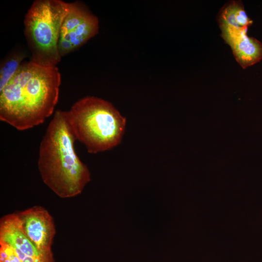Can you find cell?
Instances as JSON below:
<instances>
[{
  "mask_svg": "<svg viewBox=\"0 0 262 262\" xmlns=\"http://www.w3.org/2000/svg\"><path fill=\"white\" fill-rule=\"evenodd\" d=\"M61 82L56 66L24 62L0 90V120L19 131L43 123L57 103Z\"/></svg>",
  "mask_w": 262,
  "mask_h": 262,
  "instance_id": "6da1fadb",
  "label": "cell"
},
{
  "mask_svg": "<svg viewBox=\"0 0 262 262\" xmlns=\"http://www.w3.org/2000/svg\"><path fill=\"white\" fill-rule=\"evenodd\" d=\"M76 137L66 111L57 110L39 146L38 167L44 182L62 198L76 196L90 180V173L74 148Z\"/></svg>",
  "mask_w": 262,
  "mask_h": 262,
  "instance_id": "7a4b0ae2",
  "label": "cell"
},
{
  "mask_svg": "<svg viewBox=\"0 0 262 262\" xmlns=\"http://www.w3.org/2000/svg\"><path fill=\"white\" fill-rule=\"evenodd\" d=\"M66 114L76 140L89 153L111 149L121 142L126 118L108 101L87 96L76 101Z\"/></svg>",
  "mask_w": 262,
  "mask_h": 262,
  "instance_id": "3957f363",
  "label": "cell"
},
{
  "mask_svg": "<svg viewBox=\"0 0 262 262\" xmlns=\"http://www.w3.org/2000/svg\"><path fill=\"white\" fill-rule=\"evenodd\" d=\"M69 2L61 0H36L24 19V33L31 52L30 61L44 66H55L60 61L58 42Z\"/></svg>",
  "mask_w": 262,
  "mask_h": 262,
  "instance_id": "277c9868",
  "label": "cell"
},
{
  "mask_svg": "<svg viewBox=\"0 0 262 262\" xmlns=\"http://www.w3.org/2000/svg\"><path fill=\"white\" fill-rule=\"evenodd\" d=\"M69 3L70 9L62 24L58 42L61 57L79 49L96 35L99 29L98 17L82 3Z\"/></svg>",
  "mask_w": 262,
  "mask_h": 262,
  "instance_id": "5b68a950",
  "label": "cell"
},
{
  "mask_svg": "<svg viewBox=\"0 0 262 262\" xmlns=\"http://www.w3.org/2000/svg\"><path fill=\"white\" fill-rule=\"evenodd\" d=\"M16 213L23 232L37 249L41 252L52 251L56 231L49 213L42 207L35 206Z\"/></svg>",
  "mask_w": 262,
  "mask_h": 262,
  "instance_id": "8992f818",
  "label": "cell"
},
{
  "mask_svg": "<svg viewBox=\"0 0 262 262\" xmlns=\"http://www.w3.org/2000/svg\"><path fill=\"white\" fill-rule=\"evenodd\" d=\"M220 29L222 38L230 47L236 60L243 68L262 59V43L256 38L247 36L248 27H221Z\"/></svg>",
  "mask_w": 262,
  "mask_h": 262,
  "instance_id": "52a82bcc",
  "label": "cell"
},
{
  "mask_svg": "<svg viewBox=\"0 0 262 262\" xmlns=\"http://www.w3.org/2000/svg\"><path fill=\"white\" fill-rule=\"evenodd\" d=\"M0 240L26 256L40 258L52 253L39 251L23 232L16 213L2 217L0 221Z\"/></svg>",
  "mask_w": 262,
  "mask_h": 262,
  "instance_id": "ba28073f",
  "label": "cell"
},
{
  "mask_svg": "<svg viewBox=\"0 0 262 262\" xmlns=\"http://www.w3.org/2000/svg\"><path fill=\"white\" fill-rule=\"evenodd\" d=\"M218 22L220 27L235 29L248 27L252 23L240 0L227 2L219 13Z\"/></svg>",
  "mask_w": 262,
  "mask_h": 262,
  "instance_id": "9c48e42d",
  "label": "cell"
},
{
  "mask_svg": "<svg viewBox=\"0 0 262 262\" xmlns=\"http://www.w3.org/2000/svg\"><path fill=\"white\" fill-rule=\"evenodd\" d=\"M25 52L16 51L11 53L0 64V90L17 73L22 66L23 60L26 58Z\"/></svg>",
  "mask_w": 262,
  "mask_h": 262,
  "instance_id": "30bf717a",
  "label": "cell"
},
{
  "mask_svg": "<svg viewBox=\"0 0 262 262\" xmlns=\"http://www.w3.org/2000/svg\"><path fill=\"white\" fill-rule=\"evenodd\" d=\"M0 262H20L14 248L0 240Z\"/></svg>",
  "mask_w": 262,
  "mask_h": 262,
  "instance_id": "8fae6325",
  "label": "cell"
}]
</instances>
